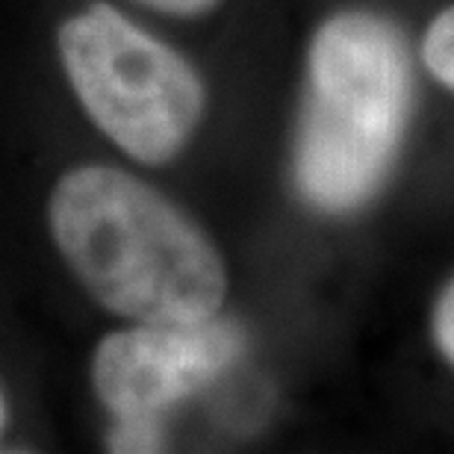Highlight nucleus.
<instances>
[{
    "label": "nucleus",
    "mask_w": 454,
    "mask_h": 454,
    "mask_svg": "<svg viewBox=\"0 0 454 454\" xmlns=\"http://www.w3.org/2000/svg\"><path fill=\"white\" fill-rule=\"evenodd\" d=\"M51 231L89 293L127 319L189 325L219 313L227 271L215 245L160 192L89 166L51 195Z\"/></svg>",
    "instance_id": "obj_1"
},
{
    "label": "nucleus",
    "mask_w": 454,
    "mask_h": 454,
    "mask_svg": "<svg viewBox=\"0 0 454 454\" xmlns=\"http://www.w3.org/2000/svg\"><path fill=\"white\" fill-rule=\"evenodd\" d=\"M411 113L402 35L378 15L345 12L316 33L298 136V184L331 213L363 204L384 180Z\"/></svg>",
    "instance_id": "obj_2"
},
{
    "label": "nucleus",
    "mask_w": 454,
    "mask_h": 454,
    "mask_svg": "<svg viewBox=\"0 0 454 454\" xmlns=\"http://www.w3.org/2000/svg\"><path fill=\"white\" fill-rule=\"evenodd\" d=\"M59 53L95 124L136 160H171L201 121L204 86L186 59L110 6L68 18Z\"/></svg>",
    "instance_id": "obj_3"
},
{
    "label": "nucleus",
    "mask_w": 454,
    "mask_h": 454,
    "mask_svg": "<svg viewBox=\"0 0 454 454\" xmlns=\"http://www.w3.org/2000/svg\"><path fill=\"white\" fill-rule=\"evenodd\" d=\"M242 351L233 322L148 325L118 331L98 345L92 380L115 416H157L210 384Z\"/></svg>",
    "instance_id": "obj_4"
},
{
    "label": "nucleus",
    "mask_w": 454,
    "mask_h": 454,
    "mask_svg": "<svg viewBox=\"0 0 454 454\" xmlns=\"http://www.w3.org/2000/svg\"><path fill=\"white\" fill-rule=\"evenodd\" d=\"M422 53L431 74L454 92V6L434 18V24L425 33Z\"/></svg>",
    "instance_id": "obj_5"
},
{
    "label": "nucleus",
    "mask_w": 454,
    "mask_h": 454,
    "mask_svg": "<svg viewBox=\"0 0 454 454\" xmlns=\"http://www.w3.org/2000/svg\"><path fill=\"white\" fill-rule=\"evenodd\" d=\"M110 440L115 451H157L162 440L157 416H118V428Z\"/></svg>",
    "instance_id": "obj_6"
},
{
    "label": "nucleus",
    "mask_w": 454,
    "mask_h": 454,
    "mask_svg": "<svg viewBox=\"0 0 454 454\" xmlns=\"http://www.w3.org/2000/svg\"><path fill=\"white\" fill-rule=\"evenodd\" d=\"M434 340H437L440 351L446 354V360L454 363V280L434 307Z\"/></svg>",
    "instance_id": "obj_7"
},
{
    "label": "nucleus",
    "mask_w": 454,
    "mask_h": 454,
    "mask_svg": "<svg viewBox=\"0 0 454 454\" xmlns=\"http://www.w3.org/2000/svg\"><path fill=\"white\" fill-rule=\"evenodd\" d=\"M153 9H162V12H175V15H198L213 9L219 0H142Z\"/></svg>",
    "instance_id": "obj_8"
},
{
    "label": "nucleus",
    "mask_w": 454,
    "mask_h": 454,
    "mask_svg": "<svg viewBox=\"0 0 454 454\" xmlns=\"http://www.w3.org/2000/svg\"><path fill=\"white\" fill-rule=\"evenodd\" d=\"M0 425H4V404H0Z\"/></svg>",
    "instance_id": "obj_9"
}]
</instances>
